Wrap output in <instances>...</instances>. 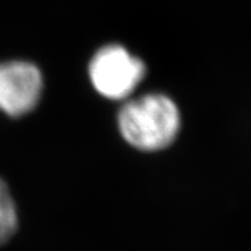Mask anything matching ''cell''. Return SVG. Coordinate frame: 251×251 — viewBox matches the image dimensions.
<instances>
[{
    "instance_id": "cell-1",
    "label": "cell",
    "mask_w": 251,
    "mask_h": 251,
    "mask_svg": "<svg viewBox=\"0 0 251 251\" xmlns=\"http://www.w3.org/2000/svg\"><path fill=\"white\" fill-rule=\"evenodd\" d=\"M119 128L127 143L140 151H161L180 130V112L169 97L147 94L127 102L119 112Z\"/></svg>"
},
{
    "instance_id": "cell-2",
    "label": "cell",
    "mask_w": 251,
    "mask_h": 251,
    "mask_svg": "<svg viewBox=\"0 0 251 251\" xmlns=\"http://www.w3.org/2000/svg\"><path fill=\"white\" fill-rule=\"evenodd\" d=\"M145 75L143 60L120 45L99 49L90 63V78L95 90L109 99L128 97Z\"/></svg>"
},
{
    "instance_id": "cell-3",
    "label": "cell",
    "mask_w": 251,
    "mask_h": 251,
    "mask_svg": "<svg viewBox=\"0 0 251 251\" xmlns=\"http://www.w3.org/2000/svg\"><path fill=\"white\" fill-rule=\"evenodd\" d=\"M42 92V75L35 64L9 62L0 64V110L9 116L27 115Z\"/></svg>"
},
{
    "instance_id": "cell-4",
    "label": "cell",
    "mask_w": 251,
    "mask_h": 251,
    "mask_svg": "<svg viewBox=\"0 0 251 251\" xmlns=\"http://www.w3.org/2000/svg\"><path fill=\"white\" fill-rule=\"evenodd\" d=\"M17 209L7 184L0 179V244L6 243L17 229Z\"/></svg>"
}]
</instances>
